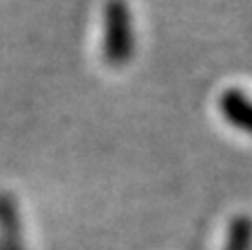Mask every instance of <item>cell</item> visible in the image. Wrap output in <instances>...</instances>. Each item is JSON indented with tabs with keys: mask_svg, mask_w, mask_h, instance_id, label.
I'll use <instances>...</instances> for the list:
<instances>
[{
	"mask_svg": "<svg viewBox=\"0 0 252 250\" xmlns=\"http://www.w3.org/2000/svg\"><path fill=\"white\" fill-rule=\"evenodd\" d=\"M135 53V25L126 0H106L102 16V56L111 66H122Z\"/></svg>",
	"mask_w": 252,
	"mask_h": 250,
	"instance_id": "6da1fadb",
	"label": "cell"
},
{
	"mask_svg": "<svg viewBox=\"0 0 252 250\" xmlns=\"http://www.w3.org/2000/svg\"><path fill=\"white\" fill-rule=\"evenodd\" d=\"M0 250H25L20 213L9 193H0Z\"/></svg>",
	"mask_w": 252,
	"mask_h": 250,
	"instance_id": "7a4b0ae2",
	"label": "cell"
},
{
	"mask_svg": "<svg viewBox=\"0 0 252 250\" xmlns=\"http://www.w3.org/2000/svg\"><path fill=\"white\" fill-rule=\"evenodd\" d=\"M221 111L232 124L246 128V131H252V104L241 93L228 91L221 97Z\"/></svg>",
	"mask_w": 252,
	"mask_h": 250,
	"instance_id": "3957f363",
	"label": "cell"
}]
</instances>
